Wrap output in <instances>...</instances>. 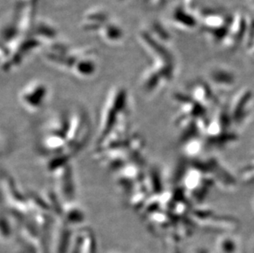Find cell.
Segmentation results:
<instances>
[{
    "label": "cell",
    "mask_w": 254,
    "mask_h": 253,
    "mask_svg": "<svg viewBox=\"0 0 254 253\" xmlns=\"http://www.w3.org/2000/svg\"><path fill=\"white\" fill-rule=\"evenodd\" d=\"M48 86L41 81L29 82L22 87L18 95L20 105L27 112H39L47 102Z\"/></svg>",
    "instance_id": "obj_4"
},
{
    "label": "cell",
    "mask_w": 254,
    "mask_h": 253,
    "mask_svg": "<svg viewBox=\"0 0 254 253\" xmlns=\"http://www.w3.org/2000/svg\"><path fill=\"white\" fill-rule=\"evenodd\" d=\"M129 99L127 90L117 86L109 92L101 109L96 134V146L112 130L130 121Z\"/></svg>",
    "instance_id": "obj_1"
},
{
    "label": "cell",
    "mask_w": 254,
    "mask_h": 253,
    "mask_svg": "<svg viewBox=\"0 0 254 253\" xmlns=\"http://www.w3.org/2000/svg\"><path fill=\"white\" fill-rule=\"evenodd\" d=\"M68 253H97L96 236L90 228L77 229Z\"/></svg>",
    "instance_id": "obj_7"
},
{
    "label": "cell",
    "mask_w": 254,
    "mask_h": 253,
    "mask_svg": "<svg viewBox=\"0 0 254 253\" xmlns=\"http://www.w3.org/2000/svg\"><path fill=\"white\" fill-rule=\"evenodd\" d=\"M57 217L61 219L70 227L78 229L82 227L86 216L82 208L75 201H71L63 204L61 213Z\"/></svg>",
    "instance_id": "obj_8"
},
{
    "label": "cell",
    "mask_w": 254,
    "mask_h": 253,
    "mask_svg": "<svg viewBox=\"0 0 254 253\" xmlns=\"http://www.w3.org/2000/svg\"><path fill=\"white\" fill-rule=\"evenodd\" d=\"M18 253H36V252H34L32 249H30L28 247L26 246L23 244V247H22V249L18 252Z\"/></svg>",
    "instance_id": "obj_10"
},
{
    "label": "cell",
    "mask_w": 254,
    "mask_h": 253,
    "mask_svg": "<svg viewBox=\"0 0 254 253\" xmlns=\"http://www.w3.org/2000/svg\"><path fill=\"white\" fill-rule=\"evenodd\" d=\"M115 184L122 191L129 193L146 175L143 160H137L124 165L115 171Z\"/></svg>",
    "instance_id": "obj_6"
},
{
    "label": "cell",
    "mask_w": 254,
    "mask_h": 253,
    "mask_svg": "<svg viewBox=\"0 0 254 253\" xmlns=\"http://www.w3.org/2000/svg\"><path fill=\"white\" fill-rule=\"evenodd\" d=\"M144 150L143 139L137 133H133L127 142L108 151L95 153V157L106 168L115 171L127 164L142 160Z\"/></svg>",
    "instance_id": "obj_2"
},
{
    "label": "cell",
    "mask_w": 254,
    "mask_h": 253,
    "mask_svg": "<svg viewBox=\"0 0 254 253\" xmlns=\"http://www.w3.org/2000/svg\"><path fill=\"white\" fill-rule=\"evenodd\" d=\"M53 189L63 203L75 200V184L71 164L64 165L51 173Z\"/></svg>",
    "instance_id": "obj_5"
},
{
    "label": "cell",
    "mask_w": 254,
    "mask_h": 253,
    "mask_svg": "<svg viewBox=\"0 0 254 253\" xmlns=\"http://www.w3.org/2000/svg\"><path fill=\"white\" fill-rule=\"evenodd\" d=\"M1 225H2L1 226V233H2V238L9 239L10 237L12 236L13 229H12V225L10 222L9 219L7 218V215H6V218H5L4 215L2 214Z\"/></svg>",
    "instance_id": "obj_9"
},
{
    "label": "cell",
    "mask_w": 254,
    "mask_h": 253,
    "mask_svg": "<svg viewBox=\"0 0 254 253\" xmlns=\"http://www.w3.org/2000/svg\"><path fill=\"white\" fill-rule=\"evenodd\" d=\"M2 194L8 215L15 222L30 219V207L27 194L21 191L14 179L7 174H2Z\"/></svg>",
    "instance_id": "obj_3"
}]
</instances>
